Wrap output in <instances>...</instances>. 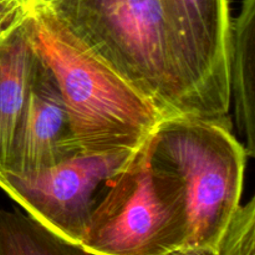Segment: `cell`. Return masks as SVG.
I'll return each instance as SVG.
<instances>
[{
    "label": "cell",
    "mask_w": 255,
    "mask_h": 255,
    "mask_svg": "<svg viewBox=\"0 0 255 255\" xmlns=\"http://www.w3.org/2000/svg\"><path fill=\"white\" fill-rule=\"evenodd\" d=\"M50 7L164 117H209L183 37L161 0H56Z\"/></svg>",
    "instance_id": "cell-1"
},
{
    "label": "cell",
    "mask_w": 255,
    "mask_h": 255,
    "mask_svg": "<svg viewBox=\"0 0 255 255\" xmlns=\"http://www.w3.org/2000/svg\"><path fill=\"white\" fill-rule=\"evenodd\" d=\"M35 51L61 91L75 147L82 153L136 151L163 115L87 49L50 6L27 12Z\"/></svg>",
    "instance_id": "cell-2"
},
{
    "label": "cell",
    "mask_w": 255,
    "mask_h": 255,
    "mask_svg": "<svg viewBox=\"0 0 255 255\" xmlns=\"http://www.w3.org/2000/svg\"><path fill=\"white\" fill-rule=\"evenodd\" d=\"M154 163L182 184L189 221L187 246L216 247L241 204L247 152L229 119L181 115L162 119L148 138Z\"/></svg>",
    "instance_id": "cell-3"
},
{
    "label": "cell",
    "mask_w": 255,
    "mask_h": 255,
    "mask_svg": "<svg viewBox=\"0 0 255 255\" xmlns=\"http://www.w3.org/2000/svg\"><path fill=\"white\" fill-rule=\"evenodd\" d=\"M80 246L92 255H168L186 247L189 221L182 184L154 163L148 139L106 182Z\"/></svg>",
    "instance_id": "cell-4"
},
{
    "label": "cell",
    "mask_w": 255,
    "mask_h": 255,
    "mask_svg": "<svg viewBox=\"0 0 255 255\" xmlns=\"http://www.w3.org/2000/svg\"><path fill=\"white\" fill-rule=\"evenodd\" d=\"M136 151L79 152L49 168L21 174L1 172L0 188L35 221L81 244L96 203L95 193L124 168Z\"/></svg>",
    "instance_id": "cell-5"
},
{
    "label": "cell",
    "mask_w": 255,
    "mask_h": 255,
    "mask_svg": "<svg viewBox=\"0 0 255 255\" xmlns=\"http://www.w3.org/2000/svg\"><path fill=\"white\" fill-rule=\"evenodd\" d=\"M76 153L79 151L75 147L69 114L59 85L37 55L2 172L21 174L49 168Z\"/></svg>",
    "instance_id": "cell-6"
},
{
    "label": "cell",
    "mask_w": 255,
    "mask_h": 255,
    "mask_svg": "<svg viewBox=\"0 0 255 255\" xmlns=\"http://www.w3.org/2000/svg\"><path fill=\"white\" fill-rule=\"evenodd\" d=\"M183 37L211 119H228V0H161Z\"/></svg>",
    "instance_id": "cell-7"
},
{
    "label": "cell",
    "mask_w": 255,
    "mask_h": 255,
    "mask_svg": "<svg viewBox=\"0 0 255 255\" xmlns=\"http://www.w3.org/2000/svg\"><path fill=\"white\" fill-rule=\"evenodd\" d=\"M36 60L26 15L0 40V173L6 166Z\"/></svg>",
    "instance_id": "cell-8"
},
{
    "label": "cell",
    "mask_w": 255,
    "mask_h": 255,
    "mask_svg": "<svg viewBox=\"0 0 255 255\" xmlns=\"http://www.w3.org/2000/svg\"><path fill=\"white\" fill-rule=\"evenodd\" d=\"M255 0H243L241 12L229 29V94L234 100L238 132L247 156L255 154Z\"/></svg>",
    "instance_id": "cell-9"
},
{
    "label": "cell",
    "mask_w": 255,
    "mask_h": 255,
    "mask_svg": "<svg viewBox=\"0 0 255 255\" xmlns=\"http://www.w3.org/2000/svg\"><path fill=\"white\" fill-rule=\"evenodd\" d=\"M0 255H92L19 209L0 208Z\"/></svg>",
    "instance_id": "cell-10"
},
{
    "label": "cell",
    "mask_w": 255,
    "mask_h": 255,
    "mask_svg": "<svg viewBox=\"0 0 255 255\" xmlns=\"http://www.w3.org/2000/svg\"><path fill=\"white\" fill-rule=\"evenodd\" d=\"M214 249L217 255H255V198L239 204Z\"/></svg>",
    "instance_id": "cell-11"
},
{
    "label": "cell",
    "mask_w": 255,
    "mask_h": 255,
    "mask_svg": "<svg viewBox=\"0 0 255 255\" xmlns=\"http://www.w3.org/2000/svg\"><path fill=\"white\" fill-rule=\"evenodd\" d=\"M27 12L21 0H0V40L16 27Z\"/></svg>",
    "instance_id": "cell-12"
},
{
    "label": "cell",
    "mask_w": 255,
    "mask_h": 255,
    "mask_svg": "<svg viewBox=\"0 0 255 255\" xmlns=\"http://www.w3.org/2000/svg\"><path fill=\"white\" fill-rule=\"evenodd\" d=\"M168 255H217L216 249L213 247H201V246H186L176 249Z\"/></svg>",
    "instance_id": "cell-13"
},
{
    "label": "cell",
    "mask_w": 255,
    "mask_h": 255,
    "mask_svg": "<svg viewBox=\"0 0 255 255\" xmlns=\"http://www.w3.org/2000/svg\"><path fill=\"white\" fill-rule=\"evenodd\" d=\"M56 0H21V2L24 4V6L27 10L31 9L35 6H50L52 5Z\"/></svg>",
    "instance_id": "cell-14"
}]
</instances>
